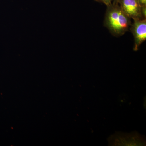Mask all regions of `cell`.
I'll return each mask as SVG.
<instances>
[{
  "label": "cell",
  "mask_w": 146,
  "mask_h": 146,
  "mask_svg": "<svg viewBox=\"0 0 146 146\" xmlns=\"http://www.w3.org/2000/svg\"><path fill=\"white\" fill-rule=\"evenodd\" d=\"M131 19L119 4L112 3L107 6L104 25L113 36L120 37L129 30Z\"/></svg>",
  "instance_id": "cell-1"
},
{
  "label": "cell",
  "mask_w": 146,
  "mask_h": 146,
  "mask_svg": "<svg viewBox=\"0 0 146 146\" xmlns=\"http://www.w3.org/2000/svg\"><path fill=\"white\" fill-rule=\"evenodd\" d=\"M130 30L134 38L133 50H138L140 46L146 40V18L133 20Z\"/></svg>",
  "instance_id": "cell-2"
},
{
  "label": "cell",
  "mask_w": 146,
  "mask_h": 146,
  "mask_svg": "<svg viewBox=\"0 0 146 146\" xmlns=\"http://www.w3.org/2000/svg\"><path fill=\"white\" fill-rule=\"evenodd\" d=\"M118 4L123 10L133 20L144 18L141 13V5L138 0H119Z\"/></svg>",
  "instance_id": "cell-3"
},
{
  "label": "cell",
  "mask_w": 146,
  "mask_h": 146,
  "mask_svg": "<svg viewBox=\"0 0 146 146\" xmlns=\"http://www.w3.org/2000/svg\"><path fill=\"white\" fill-rule=\"evenodd\" d=\"M94 1L102 3L105 5L106 6L112 4L113 1V0H94Z\"/></svg>",
  "instance_id": "cell-4"
},
{
  "label": "cell",
  "mask_w": 146,
  "mask_h": 146,
  "mask_svg": "<svg viewBox=\"0 0 146 146\" xmlns=\"http://www.w3.org/2000/svg\"><path fill=\"white\" fill-rule=\"evenodd\" d=\"M141 13L144 18H146V6L141 7Z\"/></svg>",
  "instance_id": "cell-5"
},
{
  "label": "cell",
  "mask_w": 146,
  "mask_h": 146,
  "mask_svg": "<svg viewBox=\"0 0 146 146\" xmlns=\"http://www.w3.org/2000/svg\"><path fill=\"white\" fill-rule=\"evenodd\" d=\"M141 3V5L146 6V0H138Z\"/></svg>",
  "instance_id": "cell-6"
},
{
  "label": "cell",
  "mask_w": 146,
  "mask_h": 146,
  "mask_svg": "<svg viewBox=\"0 0 146 146\" xmlns=\"http://www.w3.org/2000/svg\"><path fill=\"white\" fill-rule=\"evenodd\" d=\"M119 0H113L112 3L114 4H118V2H119Z\"/></svg>",
  "instance_id": "cell-7"
}]
</instances>
